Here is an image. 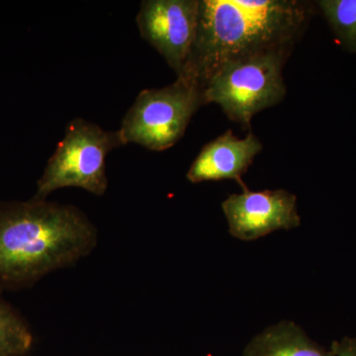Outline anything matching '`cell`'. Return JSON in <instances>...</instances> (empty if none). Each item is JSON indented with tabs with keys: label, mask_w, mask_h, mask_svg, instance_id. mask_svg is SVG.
Instances as JSON below:
<instances>
[{
	"label": "cell",
	"mask_w": 356,
	"mask_h": 356,
	"mask_svg": "<svg viewBox=\"0 0 356 356\" xmlns=\"http://www.w3.org/2000/svg\"><path fill=\"white\" fill-rule=\"evenodd\" d=\"M95 225L76 206L33 198L0 203V288H28L88 257Z\"/></svg>",
	"instance_id": "obj_1"
},
{
	"label": "cell",
	"mask_w": 356,
	"mask_h": 356,
	"mask_svg": "<svg viewBox=\"0 0 356 356\" xmlns=\"http://www.w3.org/2000/svg\"><path fill=\"white\" fill-rule=\"evenodd\" d=\"M313 13V4L300 0H200L195 43L180 76L193 77L202 88L228 60L293 51Z\"/></svg>",
	"instance_id": "obj_2"
},
{
	"label": "cell",
	"mask_w": 356,
	"mask_h": 356,
	"mask_svg": "<svg viewBox=\"0 0 356 356\" xmlns=\"http://www.w3.org/2000/svg\"><path fill=\"white\" fill-rule=\"evenodd\" d=\"M291 50L234 58L220 65L202 86L204 105L217 103L229 119L250 128L252 117L282 102V70Z\"/></svg>",
	"instance_id": "obj_3"
},
{
	"label": "cell",
	"mask_w": 356,
	"mask_h": 356,
	"mask_svg": "<svg viewBox=\"0 0 356 356\" xmlns=\"http://www.w3.org/2000/svg\"><path fill=\"white\" fill-rule=\"evenodd\" d=\"M122 146L118 131L103 130L81 118L70 122L64 139L38 180L34 199L46 200L51 192L65 187L104 195L108 187L105 159L112 149Z\"/></svg>",
	"instance_id": "obj_4"
},
{
	"label": "cell",
	"mask_w": 356,
	"mask_h": 356,
	"mask_svg": "<svg viewBox=\"0 0 356 356\" xmlns=\"http://www.w3.org/2000/svg\"><path fill=\"white\" fill-rule=\"evenodd\" d=\"M204 105L202 88L193 77L177 76L161 89H144L122 121L124 146L138 144L151 151L170 149L184 137L192 116Z\"/></svg>",
	"instance_id": "obj_5"
},
{
	"label": "cell",
	"mask_w": 356,
	"mask_h": 356,
	"mask_svg": "<svg viewBox=\"0 0 356 356\" xmlns=\"http://www.w3.org/2000/svg\"><path fill=\"white\" fill-rule=\"evenodd\" d=\"M200 0H145L137 24L142 38L165 58L177 76L184 74L197 33Z\"/></svg>",
	"instance_id": "obj_6"
},
{
	"label": "cell",
	"mask_w": 356,
	"mask_h": 356,
	"mask_svg": "<svg viewBox=\"0 0 356 356\" xmlns=\"http://www.w3.org/2000/svg\"><path fill=\"white\" fill-rule=\"evenodd\" d=\"M242 187V193L232 194L222 203L229 233L234 238L250 242L301 225L295 194L285 189L250 191L245 185Z\"/></svg>",
	"instance_id": "obj_7"
},
{
	"label": "cell",
	"mask_w": 356,
	"mask_h": 356,
	"mask_svg": "<svg viewBox=\"0 0 356 356\" xmlns=\"http://www.w3.org/2000/svg\"><path fill=\"white\" fill-rule=\"evenodd\" d=\"M261 149V140L252 132L240 139L228 130L203 147L187 172V179L192 184L233 179L243 186V173Z\"/></svg>",
	"instance_id": "obj_8"
},
{
	"label": "cell",
	"mask_w": 356,
	"mask_h": 356,
	"mask_svg": "<svg viewBox=\"0 0 356 356\" xmlns=\"http://www.w3.org/2000/svg\"><path fill=\"white\" fill-rule=\"evenodd\" d=\"M243 356H334L331 348L311 339L291 321H282L255 334L243 351Z\"/></svg>",
	"instance_id": "obj_9"
},
{
	"label": "cell",
	"mask_w": 356,
	"mask_h": 356,
	"mask_svg": "<svg viewBox=\"0 0 356 356\" xmlns=\"http://www.w3.org/2000/svg\"><path fill=\"white\" fill-rule=\"evenodd\" d=\"M34 336L27 321L6 300L0 298V356H26Z\"/></svg>",
	"instance_id": "obj_10"
},
{
	"label": "cell",
	"mask_w": 356,
	"mask_h": 356,
	"mask_svg": "<svg viewBox=\"0 0 356 356\" xmlns=\"http://www.w3.org/2000/svg\"><path fill=\"white\" fill-rule=\"evenodd\" d=\"M317 4L337 41L356 53V0H321Z\"/></svg>",
	"instance_id": "obj_11"
},
{
	"label": "cell",
	"mask_w": 356,
	"mask_h": 356,
	"mask_svg": "<svg viewBox=\"0 0 356 356\" xmlns=\"http://www.w3.org/2000/svg\"><path fill=\"white\" fill-rule=\"evenodd\" d=\"M334 356H356V339L344 337L334 341L331 346Z\"/></svg>",
	"instance_id": "obj_12"
}]
</instances>
